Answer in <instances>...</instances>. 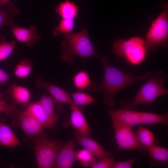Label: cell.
I'll list each match as a JSON object with an SVG mask.
<instances>
[{
	"instance_id": "1",
	"label": "cell",
	"mask_w": 168,
	"mask_h": 168,
	"mask_svg": "<svg viewBox=\"0 0 168 168\" xmlns=\"http://www.w3.org/2000/svg\"><path fill=\"white\" fill-rule=\"evenodd\" d=\"M104 66V74L100 84L91 91L93 93L102 92L105 104L112 107L116 105L114 97L122 90L136 82L145 80L152 71L139 76L122 72L111 64L105 56L97 58Z\"/></svg>"
},
{
	"instance_id": "2",
	"label": "cell",
	"mask_w": 168,
	"mask_h": 168,
	"mask_svg": "<svg viewBox=\"0 0 168 168\" xmlns=\"http://www.w3.org/2000/svg\"><path fill=\"white\" fill-rule=\"evenodd\" d=\"M63 35L65 39L61 43L60 59L62 61L72 63L75 55L84 59L91 56L98 57L89 37L86 26L78 32Z\"/></svg>"
},
{
	"instance_id": "3",
	"label": "cell",
	"mask_w": 168,
	"mask_h": 168,
	"mask_svg": "<svg viewBox=\"0 0 168 168\" xmlns=\"http://www.w3.org/2000/svg\"><path fill=\"white\" fill-rule=\"evenodd\" d=\"M166 78V74L163 71L154 73L152 72L147 81L139 89L134 100L121 102L122 108L134 110L138 105L150 104L160 96L167 94L168 90L164 84Z\"/></svg>"
},
{
	"instance_id": "4",
	"label": "cell",
	"mask_w": 168,
	"mask_h": 168,
	"mask_svg": "<svg viewBox=\"0 0 168 168\" xmlns=\"http://www.w3.org/2000/svg\"><path fill=\"white\" fill-rule=\"evenodd\" d=\"M144 39L133 36L126 40L118 39L114 42L112 51L117 57L124 58L130 64L138 65L141 64L147 57Z\"/></svg>"
},
{
	"instance_id": "5",
	"label": "cell",
	"mask_w": 168,
	"mask_h": 168,
	"mask_svg": "<svg viewBox=\"0 0 168 168\" xmlns=\"http://www.w3.org/2000/svg\"><path fill=\"white\" fill-rule=\"evenodd\" d=\"M163 11L153 21L145 36V45L147 50L154 51L160 46L166 47L168 39V4L161 3Z\"/></svg>"
},
{
	"instance_id": "6",
	"label": "cell",
	"mask_w": 168,
	"mask_h": 168,
	"mask_svg": "<svg viewBox=\"0 0 168 168\" xmlns=\"http://www.w3.org/2000/svg\"><path fill=\"white\" fill-rule=\"evenodd\" d=\"M36 137L34 151L38 167H54L58 152L63 145L62 143L49 139L42 132Z\"/></svg>"
},
{
	"instance_id": "7",
	"label": "cell",
	"mask_w": 168,
	"mask_h": 168,
	"mask_svg": "<svg viewBox=\"0 0 168 168\" xmlns=\"http://www.w3.org/2000/svg\"><path fill=\"white\" fill-rule=\"evenodd\" d=\"M116 142L120 149H136L145 153L147 149L141 145L137 139L132 128L112 123Z\"/></svg>"
},
{
	"instance_id": "8",
	"label": "cell",
	"mask_w": 168,
	"mask_h": 168,
	"mask_svg": "<svg viewBox=\"0 0 168 168\" xmlns=\"http://www.w3.org/2000/svg\"><path fill=\"white\" fill-rule=\"evenodd\" d=\"M35 86L39 89L46 90L54 100L55 103L60 106L67 104L70 105L73 103L70 95L60 87L47 82L40 76L35 79Z\"/></svg>"
},
{
	"instance_id": "9",
	"label": "cell",
	"mask_w": 168,
	"mask_h": 168,
	"mask_svg": "<svg viewBox=\"0 0 168 168\" xmlns=\"http://www.w3.org/2000/svg\"><path fill=\"white\" fill-rule=\"evenodd\" d=\"M112 123L132 128L141 124L140 112L122 108L107 111Z\"/></svg>"
},
{
	"instance_id": "10",
	"label": "cell",
	"mask_w": 168,
	"mask_h": 168,
	"mask_svg": "<svg viewBox=\"0 0 168 168\" xmlns=\"http://www.w3.org/2000/svg\"><path fill=\"white\" fill-rule=\"evenodd\" d=\"M76 151L73 139H71L59 150L56 157L54 167L70 168L76 160Z\"/></svg>"
},
{
	"instance_id": "11",
	"label": "cell",
	"mask_w": 168,
	"mask_h": 168,
	"mask_svg": "<svg viewBox=\"0 0 168 168\" xmlns=\"http://www.w3.org/2000/svg\"><path fill=\"white\" fill-rule=\"evenodd\" d=\"M11 27L13 36L17 41L24 43L29 47H32L35 43L41 39L37 27L33 25L28 28L14 25Z\"/></svg>"
},
{
	"instance_id": "12",
	"label": "cell",
	"mask_w": 168,
	"mask_h": 168,
	"mask_svg": "<svg viewBox=\"0 0 168 168\" xmlns=\"http://www.w3.org/2000/svg\"><path fill=\"white\" fill-rule=\"evenodd\" d=\"M77 143L92 153L100 160L110 157L111 153L105 150L103 147L89 136L82 134L77 131L74 132Z\"/></svg>"
},
{
	"instance_id": "13",
	"label": "cell",
	"mask_w": 168,
	"mask_h": 168,
	"mask_svg": "<svg viewBox=\"0 0 168 168\" xmlns=\"http://www.w3.org/2000/svg\"><path fill=\"white\" fill-rule=\"evenodd\" d=\"M19 121L22 130L29 136H36L45 128L39 121L25 109L21 113Z\"/></svg>"
},
{
	"instance_id": "14",
	"label": "cell",
	"mask_w": 168,
	"mask_h": 168,
	"mask_svg": "<svg viewBox=\"0 0 168 168\" xmlns=\"http://www.w3.org/2000/svg\"><path fill=\"white\" fill-rule=\"evenodd\" d=\"M70 124L80 133L89 136L91 130L82 112L73 103L70 105Z\"/></svg>"
},
{
	"instance_id": "15",
	"label": "cell",
	"mask_w": 168,
	"mask_h": 168,
	"mask_svg": "<svg viewBox=\"0 0 168 168\" xmlns=\"http://www.w3.org/2000/svg\"><path fill=\"white\" fill-rule=\"evenodd\" d=\"M8 92L14 104L26 106L31 97L29 89L24 86L13 83L9 86Z\"/></svg>"
},
{
	"instance_id": "16",
	"label": "cell",
	"mask_w": 168,
	"mask_h": 168,
	"mask_svg": "<svg viewBox=\"0 0 168 168\" xmlns=\"http://www.w3.org/2000/svg\"><path fill=\"white\" fill-rule=\"evenodd\" d=\"M25 110L39 121L44 128H52L56 124L46 114L39 101L29 103Z\"/></svg>"
},
{
	"instance_id": "17",
	"label": "cell",
	"mask_w": 168,
	"mask_h": 168,
	"mask_svg": "<svg viewBox=\"0 0 168 168\" xmlns=\"http://www.w3.org/2000/svg\"><path fill=\"white\" fill-rule=\"evenodd\" d=\"M20 8L13 1L10 2L6 7H0V27L3 25L12 27L15 25V19Z\"/></svg>"
},
{
	"instance_id": "18",
	"label": "cell",
	"mask_w": 168,
	"mask_h": 168,
	"mask_svg": "<svg viewBox=\"0 0 168 168\" xmlns=\"http://www.w3.org/2000/svg\"><path fill=\"white\" fill-rule=\"evenodd\" d=\"M21 144L10 127L0 121V145L13 147Z\"/></svg>"
},
{
	"instance_id": "19",
	"label": "cell",
	"mask_w": 168,
	"mask_h": 168,
	"mask_svg": "<svg viewBox=\"0 0 168 168\" xmlns=\"http://www.w3.org/2000/svg\"><path fill=\"white\" fill-rule=\"evenodd\" d=\"M79 7L68 0L61 2L55 8V11L62 19H74L78 15Z\"/></svg>"
},
{
	"instance_id": "20",
	"label": "cell",
	"mask_w": 168,
	"mask_h": 168,
	"mask_svg": "<svg viewBox=\"0 0 168 168\" xmlns=\"http://www.w3.org/2000/svg\"><path fill=\"white\" fill-rule=\"evenodd\" d=\"M150 161L152 163L165 164L168 162L167 149L154 145L148 149Z\"/></svg>"
},
{
	"instance_id": "21",
	"label": "cell",
	"mask_w": 168,
	"mask_h": 168,
	"mask_svg": "<svg viewBox=\"0 0 168 168\" xmlns=\"http://www.w3.org/2000/svg\"><path fill=\"white\" fill-rule=\"evenodd\" d=\"M141 124H160L168 125V112L165 114L140 112Z\"/></svg>"
},
{
	"instance_id": "22",
	"label": "cell",
	"mask_w": 168,
	"mask_h": 168,
	"mask_svg": "<svg viewBox=\"0 0 168 168\" xmlns=\"http://www.w3.org/2000/svg\"><path fill=\"white\" fill-rule=\"evenodd\" d=\"M39 102L48 117L56 124L59 118L60 114H54L55 102L54 100L51 96L44 93L41 96Z\"/></svg>"
},
{
	"instance_id": "23",
	"label": "cell",
	"mask_w": 168,
	"mask_h": 168,
	"mask_svg": "<svg viewBox=\"0 0 168 168\" xmlns=\"http://www.w3.org/2000/svg\"><path fill=\"white\" fill-rule=\"evenodd\" d=\"M140 143L148 149L155 145V138L152 131L140 125L134 133Z\"/></svg>"
},
{
	"instance_id": "24",
	"label": "cell",
	"mask_w": 168,
	"mask_h": 168,
	"mask_svg": "<svg viewBox=\"0 0 168 168\" xmlns=\"http://www.w3.org/2000/svg\"><path fill=\"white\" fill-rule=\"evenodd\" d=\"M33 69V63L30 59L21 60L16 65L13 74L16 77L21 79L27 78Z\"/></svg>"
},
{
	"instance_id": "25",
	"label": "cell",
	"mask_w": 168,
	"mask_h": 168,
	"mask_svg": "<svg viewBox=\"0 0 168 168\" xmlns=\"http://www.w3.org/2000/svg\"><path fill=\"white\" fill-rule=\"evenodd\" d=\"M73 81L75 86L80 91L89 89L91 85L89 76L85 71L77 72L74 76Z\"/></svg>"
},
{
	"instance_id": "26",
	"label": "cell",
	"mask_w": 168,
	"mask_h": 168,
	"mask_svg": "<svg viewBox=\"0 0 168 168\" xmlns=\"http://www.w3.org/2000/svg\"><path fill=\"white\" fill-rule=\"evenodd\" d=\"M15 40L7 41L3 36H0V62L3 61L12 54L16 47Z\"/></svg>"
},
{
	"instance_id": "27",
	"label": "cell",
	"mask_w": 168,
	"mask_h": 168,
	"mask_svg": "<svg viewBox=\"0 0 168 168\" xmlns=\"http://www.w3.org/2000/svg\"><path fill=\"white\" fill-rule=\"evenodd\" d=\"M74 25V19H62L58 25L52 29V35H58L71 33Z\"/></svg>"
},
{
	"instance_id": "28",
	"label": "cell",
	"mask_w": 168,
	"mask_h": 168,
	"mask_svg": "<svg viewBox=\"0 0 168 168\" xmlns=\"http://www.w3.org/2000/svg\"><path fill=\"white\" fill-rule=\"evenodd\" d=\"M70 95L73 103L78 106L89 105L97 100L91 95L82 91L74 92Z\"/></svg>"
},
{
	"instance_id": "29",
	"label": "cell",
	"mask_w": 168,
	"mask_h": 168,
	"mask_svg": "<svg viewBox=\"0 0 168 168\" xmlns=\"http://www.w3.org/2000/svg\"><path fill=\"white\" fill-rule=\"evenodd\" d=\"M92 153L85 148L76 152V159L80 165L83 167H88L96 161V158Z\"/></svg>"
},
{
	"instance_id": "30",
	"label": "cell",
	"mask_w": 168,
	"mask_h": 168,
	"mask_svg": "<svg viewBox=\"0 0 168 168\" xmlns=\"http://www.w3.org/2000/svg\"><path fill=\"white\" fill-rule=\"evenodd\" d=\"M17 110V105L9 104L3 99L0 100V113L10 116L14 114Z\"/></svg>"
},
{
	"instance_id": "31",
	"label": "cell",
	"mask_w": 168,
	"mask_h": 168,
	"mask_svg": "<svg viewBox=\"0 0 168 168\" xmlns=\"http://www.w3.org/2000/svg\"><path fill=\"white\" fill-rule=\"evenodd\" d=\"M110 157L100 160L98 161H96L90 166L92 168H112L114 161Z\"/></svg>"
},
{
	"instance_id": "32",
	"label": "cell",
	"mask_w": 168,
	"mask_h": 168,
	"mask_svg": "<svg viewBox=\"0 0 168 168\" xmlns=\"http://www.w3.org/2000/svg\"><path fill=\"white\" fill-rule=\"evenodd\" d=\"M137 158H132L122 161H114L112 168H131L132 167Z\"/></svg>"
},
{
	"instance_id": "33",
	"label": "cell",
	"mask_w": 168,
	"mask_h": 168,
	"mask_svg": "<svg viewBox=\"0 0 168 168\" xmlns=\"http://www.w3.org/2000/svg\"><path fill=\"white\" fill-rule=\"evenodd\" d=\"M10 78V74L0 68V84L7 82L9 80Z\"/></svg>"
},
{
	"instance_id": "34",
	"label": "cell",
	"mask_w": 168,
	"mask_h": 168,
	"mask_svg": "<svg viewBox=\"0 0 168 168\" xmlns=\"http://www.w3.org/2000/svg\"><path fill=\"white\" fill-rule=\"evenodd\" d=\"M10 0H0V7L4 6L6 4L8 3Z\"/></svg>"
},
{
	"instance_id": "35",
	"label": "cell",
	"mask_w": 168,
	"mask_h": 168,
	"mask_svg": "<svg viewBox=\"0 0 168 168\" xmlns=\"http://www.w3.org/2000/svg\"><path fill=\"white\" fill-rule=\"evenodd\" d=\"M4 96V95L0 91V100L2 99Z\"/></svg>"
}]
</instances>
